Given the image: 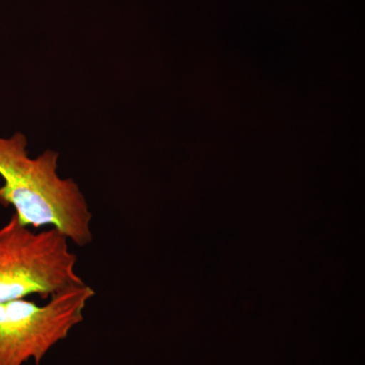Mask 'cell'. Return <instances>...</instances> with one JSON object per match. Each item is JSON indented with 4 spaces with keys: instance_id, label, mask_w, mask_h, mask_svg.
Segmentation results:
<instances>
[{
    "instance_id": "obj_2",
    "label": "cell",
    "mask_w": 365,
    "mask_h": 365,
    "mask_svg": "<svg viewBox=\"0 0 365 365\" xmlns=\"http://www.w3.org/2000/svg\"><path fill=\"white\" fill-rule=\"evenodd\" d=\"M68 242L56 228L36 232L13 215L0 227V304L32 294L48 299L86 283Z\"/></svg>"
},
{
    "instance_id": "obj_1",
    "label": "cell",
    "mask_w": 365,
    "mask_h": 365,
    "mask_svg": "<svg viewBox=\"0 0 365 365\" xmlns=\"http://www.w3.org/2000/svg\"><path fill=\"white\" fill-rule=\"evenodd\" d=\"M26 136L16 132L0 137V204L13 206L21 225L39 228L51 225L78 247L93 241V215L85 196L72 179L57 173L59 155L46 150L31 158Z\"/></svg>"
},
{
    "instance_id": "obj_3",
    "label": "cell",
    "mask_w": 365,
    "mask_h": 365,
    "mask_svg": "<svg viewBox=\"0 0 365 365\" xmlns=\"http://www.w3.org/2000/svg\"><path fill=\"white\" fill-rule=\"evenodd\" d=\"M95 290L76 285L51 297L44 306L26 299L0 304V365L40 364L45 355L83 321Z\"/></svg>"
}]
</instances>
